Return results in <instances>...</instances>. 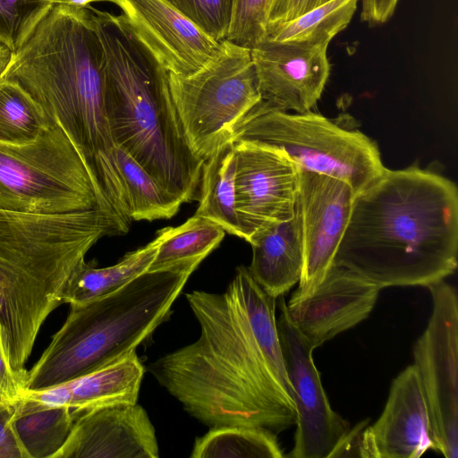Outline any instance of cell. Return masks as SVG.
I'll return each mask as SVG.
<instances>
[{
    "label": "cell",
    "instance_id": "1",
    "mask_svg": "<svg viewBox=\"0 0 458 458\" xmlns=\"http://www.w3.org/2000/svg\"><path fill=\"white\" fill-rule=\"evenodd\" d=\"M186 298L200 335L149 365L158 383L209 428L257 427L276 434L295 425L276 299L244 266L224 293L193 291Z\"/></svg>",
    "mask_w": 458,
    "mask_h": 458
},
{
    "label": "cell",
    "instance_id": "2",
    "mask_svg": "<svg viewBox=\"0 0 458 458\" xmlns=\"http://www.w3.org/2000/svg\"><path fill=\"white\" fill-rule=\"evenodd\" d=\"M458 191L440 174L386 170L354 197L334 264L374 283L425 286L457 268Z\"/></svg>",
    "mask_w": 458,
    "mask_h": 458
},
{
    "label": "cell",
    "instance_id": "3",
    "mask_svg": "<svg viewBox=\"0 0 458 458\" xmlns=\"http://www.w3.org/2000/svg\"><path fill=\"white\" fill-rule=\"evenodd\" d=\"M2 80L18 84L84 157L108 205L127 210L105 106L104 55L87 8L50 5L13 52Z\"/></svg>",
    "mask_w": 458,
    "mask_h": 458
},
{
    "label": "cell",
    "instance_id": "4",
    "mask_svg": "<svg viewBox=\"0 0 458 458\" xmlns=\"http://www.w3.org/2000/svg\"><path fill=\"white\" fill-rule=\"evenodd\" d=\"M129 225L101 208L36 214L0 208V322L13 367L26 372L38 332L91 247Z\"/></svg>",
    "mask_w": 458,
    "mask_h": 458
},
{
    "label": "cell",
    "instance_id": "5",
    "mask_svg": "<svg viewBox=\"0 0 458 458\" xmlns=\"http://www.w3.org/2000/svg\"><path fill=\"white\" fill-rule=\"evenodd\" d=\"M104 55L105 106L115 146L182 204L197 199L203 161L186 140L168 72L120 15L89 6Z\"/></svg>",
    "mask_w": 458,
    "mask_h": 458
},
{
    "label": "cell",
    "instance_id": "6",
    "mask_svg": "<svg viewBox=\"0 0 458 458\" xmlns=\"http://www.w3.org/2000/svg\"><path fill=\"white\" fill-rule=\"evenodd\" d=\"M200 263L146 271L110 294L70 303L64 323L27 370L26 389L72 380L135 352L169 318L172 305Z\"/></svg>",
    "mask_w": 458,
    "mask_h": 458
},
{
    "label": "cell",
    "instance_id": "7",
    "mask_svg": "<svg viewBox=\"0 0 458 458\" xmlns=\"http://www.w3.org/2000/svg\"><path fill=\"white\" fill-rule=\"evenodd\" d=\"M0 208L36 214L101 208L114 215L59 123L30 142L0 141Z\"/></svg>",
    "mask_w": 458,
    "mask_h": 458
},
{
    "label": "cell",
    "instance_id": "8",
    "mask_svg": "<svg viewBox=\"0 0 458 458\" xmlns=\"http://www.w3.org/2000/svg\"><path fill=\"white\" fill-rule=\"evenodd\" d=\"M168 82L188 144L203 162L232 142L261 102L250 49L226 38L199 70L168 72Z\"/></svg>",
    "mask_w": 458,
    "mask_h": 458
},
{
    "label": "cell",
    "instance_id": "9",
    "mask_svg": "<svg viewBox=\"0 0 458 458\" xmlns=\"http://www.w3.org/2000/svg\"><path fill=\"white\" fill-rule=\"evenodd\" d=\"M259 104L232 142L247 140L276 148L300 169L339 179L355 194L386 170L377 145L361 131L311 111H264Z\"/></svg>",
    "mask_w": 458,
    "mask_h": 458
},
{
    "label": "cell",
    "instance_id": "10",
    "mask_svg": "<svg viewBox=\"0 0 458 458\" xmlns=\"http://www.w3.org/2000/svg\"><path fill=\"white\" fill-rule=\"evenodd\" d=\"M432 312L413 348L436 451L458 457V297L444 280L428 286Z\"/></svg>",
    "mask_w": 458,
    "mask_h": 458
},
{
    "label": "cell",
    "instance_id": "11",
    "mask_svg": "<svg viewBox=\"0 0 458 458\" xmlns=\"http://www.w3.org/2000/svg\"><path fill=\"white\" fill-rule=\"evenodd\" d=\"M276 305L277 330L297 414L294 445L287 456L330 458L350 425L332 409L313 360L315 349L290 321L284 296L276 299Z\"/></svg>",
    "mask_w": 458,
    "mask_h": 458
},
{
    "label": "cell",
    "instance_id": "12",
    "mask_svg": "<svg viewBox=\"0 0 458 458\" xmlns=\"http://www.w3.org/2000/svg\"><path fill=\"white\" fill-rule=\"evenodd\" d=\"M236 160L235 208L242 238L293 218L300 167L281 150L254 141L233 142Z\"/></svg>",
    "mask_w": 458,
    "mask_h": 458
},
{
    "label": "cell",
    "instance_id": "13",
    "mask_svg": "<svg viewBox=\"0 0 458 458\" xmlns=\"http://www.w3.org/2000/svg\"><path fill=\"white\" fill-rule=\"evenodd\" d=\"M355 192L344 182L300 169L297 214L303 250V268L291 299L311 294L334 264L347 226Z\"/></svg>",
    "mask_w": 458,
    "mask_h": 458
},
{
    "label": "cell",
    "instance_id": "14",
    "mask_svg": "<svg viewBox=\"0 0 458 458\" xmlns=\"http://www.w3.org/2000/svg\"><path fill=\"white\" fill-rule=\"evenodd\" d=\"M121 10L131 37L167 72L188 76L199 70L221 47L165 0H107Z\"/></svg>",
    "mask_w": 458,
    "mask_h": 458
},
{
    "label": "cell",
    "instance_id": "15",
    "mask_svg": "<svg viewBox=\"0 0 458 458\" xmlns=\"http://www.w3.org/2000/svg\"><path fill=\"white\" fill-rule=\"evenodd\" d=\"M327 46L263 40L250 49L264 110L310 111L329 76Z\"/></svg>",
    "mask_w": 458,
    "mask_h": 458
},
{
    "label": "cell",
    "instance_id": "16",
    "mask_svg": "<svg viewBox=\"0 0 458 458\" xmlns=\"http://www.w3.org/2000/svg\"><path fill=\"white\" fill-rule=\"evenodd\" d=\"M380 290L360 275L333 265L311 294L290 299L284 309L299 334L316 349L367 318Z\"/></svg>",
    "mask_w": 458,
    "mask_h": 458
},
{
    "label": "cell",
    "instance_id": "17",
    "mask_svg": "<svg viewBox=\"0 0 458 458\" xmlns=\"http://www.w3.org/2000/svg\"><path fill=\"white\" fill-rule=\"evenodd\" d=\"M155 428L145 409L119 403L78 416L53 458H157Z\"/></svg>",
    "mask_w": 458,
    "mask_h": 458
},
{
    "label": "cell",
    "instance_id": "18",
    "mask_svg": "<svg viewBox=\"0 0 458 458\" xmlns=\"http://www.w3.org/2000/svg\"><path fill=\"white\" fill-rule=\"evenodd\" d=\"M436 450L423 391L414 365L393 380L383 412L362 431L360 457L419 458Z\"/></svg>",
    "mask_w": 458,
    "mask_h": 458
},
{
    "label": "cell",
    "instance_id": "19",
    "mask_svg": "<svg viewBox=\"0 0 458 458\" xmlns=\"http://www.w3.org/2000/svg\"><path fill=\"white\" fill-rule=\"evenodd\" d=\"M144 367L135 352L72 380L24 395L54 405L71 408L75 420L90 410L119 403H137Z\"/></svg>",
    "mask_w": 458,
    "mask_h": 458
},
{
    "label": "cell",
    "instance_id": "20",
    "mask_svg": "<svg viewBox=\"0 0 458 458\" xmlns=\"http://www.w3.org/2000/svg\"><path fill=\"white\" fill-rule=\"evenodd\" d=\"M248 242L252 248L249 272L267 294L277 299L299 283L303 250L297 209L293 218L258 231Z\"/></svg>",
    "mask_w": 458,
    "mask_h": 458
},
{
    "label": "cell",
    "instance_id": "21",
    "mask_svg": "<svg viewBox=\"0 0 458 458\" xmlns=\"http://www.w3.org/2000/svg\"><path fill=\"white\" fill-rule=\"evenodd\" d=\"M75 421L70 407L23 396L14 403L12 427L25 458H53Z\"/></svg>",
    "mask_w": 458,
    "mask_h": 458
},
{
    "label": "cell",
    "instance_id": "22",
    "mask_svg": "<svg viewBox=\"0 0 458 458\" xmlns=\"http://www.w3.org/2000/svg\"><path fill=\"white\" fill-rule=\"evenodd\" d=\"M235 172L233 143L228 142L203 163L199 204L195 215L209 219L226 233L242 238L235 208Z\"/></svg>",
    "mask_w": 458,
    "mask_h": 458
},
{
    "label": "cell",
    "instance_id": "23",
    "mask_svg": "<svg viewBox=\"0 0 458 458\" xmlns=\"http://www.w3.org/2000/svg\"><path fill=\"white\" fill-rule=\"evenodd\" d=\"M160 238L127 253L118 263L97 267L95 261H83L72 276L64 293V303L86 302L110 294L148 271L157 254Z\"/></svg>",
    "mask_w": 458,
    "mask_h": 458
},
{
    "label": "cell",
    "instance_id": "24",
    "mask_svg": "<svg viewBox=\"0 0 458 458\" xmlns=\"http://www.w3.org/2000/svg\"><path fill=\"white\" fill-rule=\"evenodd\" d=\"M159 245L148 271L166 268L188 262H201L223 241L225 231L205 217H190L177 227H165L157 233Z\"/></svg>",
    "mask_w": 458,
    "mask_h": 458
},
{
    "label": "cell",
    "instance_id": "25",
    "mask_svg": "<svg viewBox=\"0 0 458 458\" xmlns=\"http://www.w3.org/2000/svg\"><path fill=\"white\" fill-rule=\"evenodd\" d=\"M358 0H331L290 21L267 27L263 40L328 47L350 23Z\"/></svg>",
    "mask_w": 458,
    "mask_h": 458
},
{
    "label": "cell",
    "instance_id": "26",
    "mask_svg": "<svg viewBox=\"0 0 458 458\" xmlns=\"http://www.w3.org/2000/svg\"><path fill=\"white\" fill-rule=\"evenodd\" d=\"M114 152L131 221L173 217L182 203L162 189L124 150L116 146Z\"/></svg>",
    "mask_w": 458,
    "mask_h": 458
},
{
    "label": "cell",
    "instance_id": "27",
    "mask_svg": "<svg viewBox=\"0 0 458 458\" xmlns=\"http://www.w3.org/2000/svg\"><path fill=\"white\" fill-rule=\"evenodd\" d=\"M191 458H282L276 434L257 427L221 426L210 428L196 438Z\"/></svg>",
    "mask_w": 458,
    "mask_h": 458
},
{
    "label": "cell",
    "instance_id": "28",
    "mask_svg": "<svg viewBox=\"0 0 458 458\" xmlns=\"http://www.w3.org/2000/svg\"><path fill=\"white\" fill-rule=\"evenodd\" d=\"M50 125L43 110L25 90L15 82L0 81L1 142H30Z\"/></svg>",
    "mask_w": 458,
    "mask_h": 458
},
{
    "label": "cell",
    "instance_id": "29",
    "mask_svg": "<svg viewBox=\"0 0 458 458\" xmlns=\"http://www.w3.org/2000/svg\"><path fill=\"white\" fill-rule=\"evenodd\" d=\"M275 0H230L226 39L251 49L263 41Z\"/></svg>",
    "mask_w": 458,
    "mask_h": 458
},
{
    "label": "cell",
    "instance_id": "30",
    "mask_svg": "<svg viewBox=\"0 0 458 458\" xmlns=\"http://www.w3.org/2000/svg\"><path fill=\"white\" fill-rule=\"evenodd\" d=\"M217 41L226 38L230 0H165Z\"/></svg>",
    "mask_w": 458,
    "mask_h": 458
},
{
    "label": "cell",
    "instance_id": "31",
    "mask_svg": "<svg viewBox=\"0 0 458 458\" xmlns=\"http://www.w3.org/2000/svg\"><path fill=\"white\" fill-rule=\"evenodd\" d=\"M48 7L32 5L28 0H0V41L14 52Z\"/></svg>",
    "mask_w": 458,
    "mask_h": 458
},
{
    "label": "cell",
    "instance_id": "32",
    "mask_svg": "<svg viewBox=\"0 0 458 458\" xmlns=\"http://www.w3.org/2000/svg\"><path fill=\"white\" fill-rule=\"evenodd\" d=\"M27 371L14 369L5 332L0 322V403L14 404L26 390Z\"/></svg>",
    "mask_w": 458,
    "mask_h": 458
},
{
    "label": "cell",
    "instance_id": "33",
    "mask_svg": "<svg viewBox=\"0 0 458 458\" xmlns=\"http://www.w3.org/2000/svg\"><path fill=\"white\" fill-rule=\"evenodd\" d=\"M14 404L0 403V458H25L12 427Z\"/></svg>",
    "mask_w": 458,
    "mask_h": 458
},
{
    "label": "cell",
    "instance_id": "34",
    "mask_svg": "<svg viewBox=\"0 0 458 458\" xmlns=\"http://www.w3.org/2000/svg\"><path fill=\"white\" fill-rule=\"evenodd\" d=\"M329 1L331 0H275L267 27L294 19Z\"/></svg>",
    "mask_w": 458,
    "mask_h": 458
},
{
    "label": "cell",
    "instance_id": "35",
    "mask_svg": "<svg viewBox=\"0 0 458 458\" xmlns=\"http://www.w3.org/2000/svg\"><path fill=\"white\" fill-rule=\"evenodd\" d=\"M398 0H361V20L370 26L387 21L393 15Z\"/></svg>",
    "mask_w": 458,
    "mask_h": 458
},
{
    "label": "cell",
    "instance_id": "36",
    "mask_svg": "<svg viewBox=\"0 0 458 458\" xmlns=\"http://www.w3.org/2000/svg\"><path fill=\"white\" fill-rule=\"evenodd\" d=\"M32 5L47 8L49 5L62 4L87 8L91 3L107 2V0H28Z\"/></svg>",
    "mask_w": 458,
    "mask_h": 458
},
{
    "label": "cell",
    "instance_id": "37",
    "mask_svg": "<svg viewBox=\"0 0 458 458\" xmlns=\"http://www.w3.org/2000/svg\"><path fill=\"white\" fill-rule=\"evenodd\" d=\"M13 56V51L0 41V81L6 72Z\"/></svg>",
    "mask_w": 458,
    "mask_h": 458
}]
</instances>
